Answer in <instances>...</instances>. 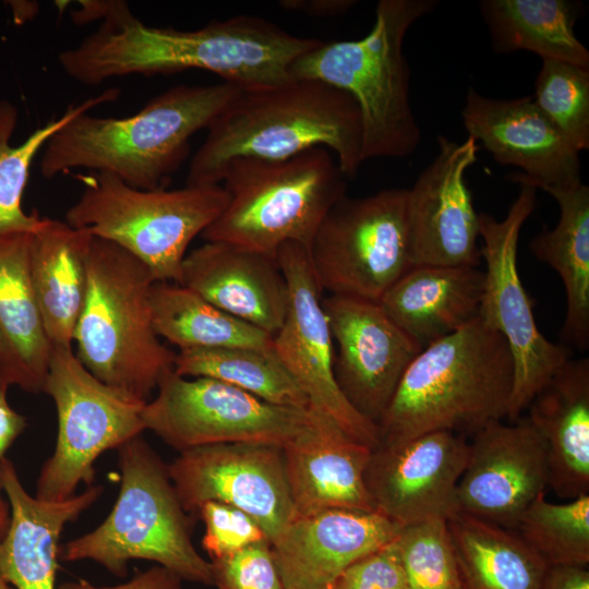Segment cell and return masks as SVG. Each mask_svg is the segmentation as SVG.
Segmentation results:
<instances>
[{
  "label": "cell",
  "mask_w": 589,
  "mask_h": 589,
  "mask_svg": "<svg viewBox=\"0 0 589 589\" xmlns=\"http://www.w3.org/2000/svg\"><path fill=\"white\" fill-rule=\"evenodd\" d=\"M321 41L242 14L192 31L151 27L132 13L128 2L117 0L99 27L75 47L62 50L58 61L68 76L88 86L131 74L201 69L242 91H253L291 80L292 63Z\"/></svg>",
  "instance_id": "6da1fadb"
},
{
  "label": "cell",
  "mask_w": 589,
  "mask_h": 589,
  "mask_svg": "<svg viewBox=\"0 0 589 589\" xmlns=\"http://www.w3.org/2000/svg\"><path fill=\"white\" fill-rule=\"evenodd\" d=\"M316 147L335 153L346 178L358 172L362 124L348 93L306 79L242 91L207 129L187 184H220L225 168L237 158L285 159Z\"/></svg>",
  "instance_id": "7a4b0ae2"
},
{
  "label": "cell",
  "mask_w": 589,
  "mask_h": 589,
  "mask_svg": "<svg viewBox=\"0 0 589 589\" xmlns=\"http://www.w3.org/2000/svg\"><path fill=\"white\" fill-rule=\"evenodd\" d=\"M242 92L235 84L178 85L123 118L84 112L46 143L40 172L46 179L72 169L116 176L128 185L154 190L185 160L191 137L208 129Z\"/></svg>",
  "instance_id": "3957f363"
},
{
  "label": "cell",
  "mask_w": 589,
  "mask_h": 589,
  "mask_svg": "<svg viewBox=\"0 0 589 589\" xmlns=\"http://www.w3.org/2000/svg\"><path fill=\"white\" fill-rule=\"evenodd\" d=\"M513 383L507 342L478 315L413 358L377 424L378 444L436 431L471 437L507 419Z\"/></svg>",
  "instance_id": "277c9868"
},
{
  "label": "cell",
  "mask_w": 589,
  "mask_h": 589,
  "mask_svg": "<svg viewBox=\"0 0 589 589\" xmlns=\"http://www.w3.org/2000/svg\"><path fill=\"white\" fill-rule=\"evenodd\" d=\"M436 0H381L371 31L356 40L321 41L290 67L291 79L316 80L348 93L362 124V163L402 158L420 145L410 103V68L402 50L410 26Z\"/></svg>",
  "instance_id": "5b68a950"
},
{
  "label": "cell",
  "mask_w": 589,
  "mask_h": 589,
  "mask_svg": "<svg viewBox=\"0 0 589 589\" xmlns=\"http://www.w3.org/2000/svg\"><path fill=\"white\" fill-rule=\"evenodd\" d=\"M87 293L73 342L81 363L103 383L147 402L173 371L176 352L153 326L148 267L118 244L92 235Z\"/></svg>",
  "instance_id": "8992f818"
},
{
  "label": "cell",
  "mask_w": 589,
  "mask_h": 589,
  "mask_svg": "<svg viewBox=\"0 0 589 589\" xmlns=\"http://www.w3.org/2000/svg\"><path fill=\"white\" fill-rule=\"evenodd\" d=\"M121 486L108 517L60 549L65 562L91 560L118 578L132 560L164 566L182 580L213 586L211 562L192 542L196 518L181 506L168 465L137 435L118 448Z\"/></svg>",
  "instance_id": "52a82bcc"
},
{
  "label": "cell",
  "mask_w": 589,
  "mask_h": 589,
  "mask_svg": "<svg viewBox=\"0 0 589 589\" xmlns=\"http://www.w3.org/2000/svg\"><path fill=\"white\" fill-rule=\"evenodd\" d=\"M345 178L322 147L285 159H233L221 178L229 202L202 237L273 257L288 242L309 251L325 215L346 195Z\"/></svg>",
  "instance_id": "ba28073f"
},
{
  "label": "cell",
  "mask_w": 589,
  "mask_h": 589,
  "mask_svg": "<svg viewBox=\"0 0 589 589\" xmlns=\"http://www.w3.org/2000/svg\"><path fill=\"white\" fill-rule=\"evenodd\" d=\"M228 202L221 184L142 190L95 172L84 178V190L64 221L123 248L148 267L155 281L178 284L188 247Z\"/></svg>",
  "instance_id": "9c48e42d"
},
{
  "label": "cell",
  "mask_w": 589,
  "mask_h": 589,
  "mask_svg": "<svg viewBox=\"0 0 589 589\" xmlns=\"http://www.w3.org/2000/svg\"><path fill=\"white\" fill-rule=\"evenodd\" d=\"M44 393L58 414V434L52 455L37 479L35 497L62 502L84 483L93 485L96 459L118 449L144 429L146 402L95 377L74 354L72 346H53Z\"/></svg>",
  "instance_id": "30bf717a"
},
{
  "label": "cell",
  "mask_w": 589,
  "mask_h": 589,
  "mask_svg": "<svg viewBox=\"0 0 589 589\" xmlns=\"http://www.w3.org/2000/svg\"><path fill=\"white\" fill-rule=\"evenodd\" d=\"M406 199L389 188L333 205L308 251L323 292L378 302L413 266Z\"/></svg>",
  "instance_id": "8fae6325"
},
{
  "label": "cell",
  "mask_w": 589,
  "mask_h": 589,
  "mask_svg": "<svg viewBox=\"0 0 589 589\" xmlns=\"http://www.w3.org/2000/svg\"><path fill=\"white\" fill-rule=\"evenodd\" d=\"M537 189L520 184L506 216L496 220L479 213L481 259L485 263L484 289L479 317L498 332L508 345L514 383L507 420L522 417L533 396L568 359V346L554 344L540 332L532 301L521 283L517 252L522 226L536 207Z\"/></svg>",
  "instance_id": "7c38bea8"
},
{
  "label": "cell",
  "mask_w": 589,
  "mask_h": 589,
  "mask_svg": "<svg viewBox=\"0 0 589 589\" xmlns=\"http://www.w3.org/2000/svg\"><path fill=\"white\" fill-rule=\"evenodd\" d=\"M316 411L264 401L208 377H184L175 371L157 386L142 411L145 430L179 453L218 443L286 446L314 420Z\"/></svg>",
  "instance_id": "4fadbf2b"
},
{
  "label": "cell",
  "mask_w": 589,
  "mask_h": 589,
  "mask_svg": "<svg viewBox=\"0 0 589 589\" xmlns=\"http://www.w3.org/2000/svg\"><path fill=\"white\" fill-rule=\"evenodd\" d=\"M168 473L188 514L196 518L208 501L233 506L255 520L271 544L296 517L283 447L248 442L197 446L180 452Z\"/></svg>",
  "instance_id": "5bb4252c"
},
{
  "label": "cell",
  "mask_w": 589,
  "mask_h": 589,
  "mask_svg": "<svg viewBox=\"0 0 589 589\" xmlns=\"http://www.w3.org/2000/svg\"><path fill=\"white\" fill-rule=\"evenodd\" d=\"M276 261L287 280L289 299L284 323L273 336L275 352L312 410L332 419L354 441L375 448L380 443L377 425L360 416L336 384L334 340L308 250L294 242L285 243Z\"/></svg>",
  "instance_id": "9a60e30c"
},
{
  "label": "cell",
  "mask_w": 589,
  "mask_h": 589,
  "mask_svg": "<svg viewBox=\"0 0 589 589\" xmlns=\"http://www.w3.org/2000/svg\"><path fill=\"white\" fill-rule=\"evenodd\" d=\"M468 437L430 432L371 449L364 471L376 512L398 526L448 520L458 513L457 485L467 465Z\"/></svg>",
  "instance_id": "2e32d148"
},
{
  "label": "cell",
  "mask_w": 589,
  "mask_h": 589,
  "mask_svg": "<svg viewBox=\"0 0 589 589\" xmlns=\"http://www.w3.org/2000/svg\"><path fill=\"white\" fill-rule=\"evenodd\" d=\"M323 308L336 346V384L349 405L377 425L421 349L377 302L329 296Z\"/></svg>",
  "instance_id": "e0dca14e"
},
{
  "label": "cell",
  "mask_w": 589,
  "mask_h": 589,
  "mask_svg": "<svg viewBox=\"0 0 589 589\" xmlns=\"http://www.w3.org/2000/svg\"><path fill=\"white\" fill-rule=\"evenodd\" d=\"M437 136L438 153L407 189L406 216L413 265L479 266V213L465 175L479 146Z\"/></svg>",
  "instance_id": "ac0fdd59"
},
{
  "label": "cell",
  "mask_w": 589,
  "mask_h": 589,
  "mask_svg": "<svg viewBox=\"0 0 589 589\" xmlns=\"http://www.w3.org/2000/svg\"><path fill=\"white\" fill-rule=\"evenodd\" d=\"M549 488L543 441L522 416L494 421L469 441L457 485L458 513L515 529L521 514Z\"/></svg>",
  "instance_id": "d6986e66"
},
{
  "label": "cell",
  "mask_w": 589,
  "mask_h": 589,
  "mask_svg": "<svg viewBox=\"0 0 589 589\" xmlns=\"http://www.w3.org/2000/svg\"><path fill=\"white\" fill-rule=\"evenodd\" d=\"M461 119L468 136L480 142L497 164L522 170L509 180L541 190L581 181L579 152L532 97L491 98L470 87Z\"/></svg>",
  "instance_id": "ffe728a7"
},
{
  "label": "cell",
  "mask_w": 589,
  "mask_h": 589,
  "mask_svg": "<svg viewBox=\"0 0 589 589\" xmlns=\"http://www.w3.org/2000/svg\"><path fill=\"white\" fill-rule=\"evenodd\" d=\"M400 529L378 512L328 509L296 517L272 543L285 589H328L351 564L394 541Z\"/></svg>",
  "instance_id": "44dd1931"
},
{
  "label": "cell",
  "mask_w": 589,
  "mask_h": 589,
  "mask_svg": "<svg viewBox=\"0 0 589 589\" xmlns=\"http://www.w3.org/2000/svg\"><path fill=\"white\" fill-rule=\"evenodd\" d=\"M178 284L272 337L286 317L287 280L276 257L260 252L206 241L185 255Z\"/></svg>",
  "instance_id": "7402d4cb"
},
{
  "label": "cell",
  "mask_w": 589,
  "mask_h": 589,
  "mask_svg": "<svg viewBox=\"0 0 589 589\" xmlns=\"http://www.w3.org/2000/svg\"><path fill=\"white\" fill-rule=\"evenodd\" d=\"M283 453L296 517L328 509L376 512L364 482L371 448L328 417L316 412Z\"/></svg>",
  "instance_id": "603a6c76"
},
{
  "label": "cell",
  "mask_w": 589,
  "mask_h": 589,
  "mask_svg": "<svg viewBox=\"0 0 589 589\" xmlns=\"http://www.w3.org/2000/svg\"><path fill=\"white\" fill-rule=\"evenodd\" d=\"M0 483L11 507L10 525L0 540V574L14 589H57L61 532L97 501L103 486H87L62 502H43L26 492L4 456Z\"/></svg>",
  "instance_id": "cb8c5ba5"
},
{
  "label": "cell",
  "mask_w": 589,
  "mask_h": 589,
  "mask_svg": "<svg viewBox=\"0 0 589 589\" xmlns=\"http://www.w3.org/2000/svg\"><path fill=\"white\" fill-rule=\"evenodd\" d=\"M526 411L545 447L549 488L564 500L589 495V359L564 362Z\"/></svg>",
  "instance_id": "d4e9b609"
},
{
  "label": "cell",
  "mask_w": 589,
  "mask_h": 589,
  "mask_svg": "<svg viewBox=\"0 0 589 589\" xmlns=\"http://www.w3.org/2000/svg\"><path fill=\"white\" fill-rule=\"evenodd\" d=\"M31 233L0 235V385L38 394L53 346L29 278Z\"/></svg>",
  "instance_id": "484cf974"
},
{
  "label": "cell",
  "mask_w": 589,
  "mask_h": 589,
  "mask_svg": "<svg viewBox=\"0 0 589 589\" xmlns=\"http://www.w3.org/2000/svg\"><path fill=\"white\" fill-rule=\"evenodd\" d=\"M483 289L478 266L413 265L377 303L423 349L474 320Z\"/></svg>",
  "instance_id": "4316f807"
},
{
  "label": "cell",
  "mask_w": 589,
  "mask_h": 589,
  "mask_svg": "<svg viewBox=\"0 0 589 589\" xmlns=\"http://www.w3.org/2000/svg\"><path fill=\"white\" fill-rule=\"evenodd\" d=\"M91 238L86 229L47 217L31 233L29 278L52 346L73 344L87 293Z\"/></svg>",
  "instance_id": "83f0119b"
},
{
  "label": "cell",
  "mask_w": 589,
  "mask_h": 589,
  "mask_svg": "<svg viewBox=\"0 0 589 589\" xmlns=\"http://www.w3.org/2000/svg\"><path fill=\"white\" fill-rule=\"evenodd\" d=\"M543 191L556 201L560 218L554 228L532 238L529 249L563 281L566 296L563 340L585 350L589 346V187L580 181Z\"/></svg>",
  "instance_id": "f1b7e54d"
},
{
  "label": "cell",
  "mask_w": 589,
  "mask_h": 589,
  "mask_svg": "<svg viewBox=\"0 0 589 589\" xmlns=\"http://www.w3.org/2000/svg\"><path fill=\"white\" fill-rule=\"evenodd\" d=\"M480 14L498 53L527 50L541 60L589 67V51L575 35L581 4L569 0H481Z\"/></svg>",
  "instance_id": "f546056e"
},
{
  "label": "cell",
  "mask_w": 589,
  "mask_h": 589,
  "mask_svg": "<svg viewBox=\"0 0 589 589\" xmlns=\"http://www.w3.org/2000/svg\"><path fill=\"white\" fill-rule=\"evenodd\" d=\"M447 526L465 589H541L548 565L515 530L464 513Z\"/></svg>",
  "instance_id": "4dcf8cb0"
},
{
  "label": "cell",
  "mask_w": 589,
  "mask_h": 589,
  "mask_svg": "<svg viewBox=\"0 0 589 589\" xmlns=\"http://www.w3.org/2000/svg\"><path fill=\"white\" fill-rule=\"evenodd\" d=\"M153 326L179 350L273 347V337L214 306L175 283L156 281L151 291Z\"/></svg>",
  "instance_id": "1f68e13d"
},
{
  "label": "cell",
  "mask_w": 589,
  "mask_h": 589,
  "mask_svg": "<svg viewBox=\"0 0 589 589\" xmlns=\"http://www.w3.org/2000/svg\"><path fill=\"white\" fill-rule=\"evenodd\" d=\"M173 371L227 383L273 405L312 409L273 347L183 349L176 353Z\"/></svg>",
  "instance_id": "d6a6232c"
},
{
  "label": "cell",
  "mask_w": 589,
  "mask_h": 589,
  "mask_svg": "<svg viewBox=\"0 0 589 589\" xmlns=\"http://www.w3.org/2000/svg\"><path fill=\"white\" fill-rule=\"evenodd\" d=\"M119 94L118 88H108L97 96L69 107L62 116L37 128L19 145L11 144L17 125V109L9 100L0 99V235L34 232L38 228L43 217L36 212L27 214L22 203L36 155L71 119L88 112L94 107L116 100Z\"/></svg>",
  "instance_id": "836d02e7"
},
{
  "label": "cell",
  "mask_w": 589,
  "mask_h": 589,
  "mask_svg": "<svg viewBox=\"0 0 589 589\" xmlns=\"http://www.w3.org/2000/svg\"><path fill=\"white\" fill-rule=\"evenodd\" d=\"M514 530L548 566L588 565L589 495L558 504L541 494Z\"/></svg>",
  "instance_id": "e575fe53"
},
{
  "label": "cell",
  "mask_w": 589,
  "mask_h": 589,
  "mask_svg": "<svg viewBox=\"0 0 589 589\" xmlns=\"http://www.w3.org/2000/svg\"><path fill=\"white\" fill-rule=\"evenodd\" d=\"M532 98L575 149L589 148V67L542 60Z\"/></svg>",
  "instance_id": "d590c367"
},
{
  "label": "cell",
  "mask_w": 589,
  "mask_h": 589,
  "mask_svg": "<svg viewBox=\"0 0 589 589\" xmlns=\"http://www.w3.org/2000/svg\"><path fill=\"white\" fill-rule=\"evenodd\" d=\"M395 541L408 589H465L447 520L402 527Z\"/></svg>",
  "instance_id": "8d00e7d4"
},
{
  "label": "cell",
  "mask_w": 589,
  "mask_h": 589,
  "mask_svg": "<svg viewBox=\"0 0 589 589\" xmlns=\"http://www.w3.org/2000/svg\"><path fill=\"white\" fill-rule=\"evenodd\" d=\"M209 562L217 589H285L267 540Z\"/></svg>",
  "instance_id": "74e56055"
},
{
  "label": "cell",
  "mask_w": 589,
  "mask_h": 589,
  "mask_svg": "<svg viewBox=\"0 0 589 589\" xmlns=\"http://www.w3.org/2000/svg\"><path fill=\"white\" fill-rule=\"evenodd\" d=\"M196 518L201 519L205 526L202 545L208 554L209 561L236 553L255 542L267 540L252 517L224 503L205 502L197 509Z\"/></svg>",
  "instance_id": "f35d334b"
},
{
  "label": "cell",
  "mask_w": 589,
  "mask_h": 589,
  "mask_svg": "<svg viewBox=\"0 0 589 589\" xmlns=\"http://www.w3.org/2000/svg\"><path fill=\"white\" fill-rule=\"evenodd\" d=\"M328 589H408L396 541L351 564Z\"/></svg>",
  "instance_id": "ab89813d"
},
{
  "label": "cell",
  "mask_w": 589,
  "mask_h": 589,
  "mask_svg": "<svg viewBox=\"0 0 589 589\" xmlns=\"http://www.w3.org/2000/svg\"><path fill=\"white\" fill-rule=\"evenodd\" d=\"M182 579L170 569L156 565L145 572H136L127 582L98 587L86 579L61 584L57 589H183Z\"/></svg>",
  "instance_id": "60d3db41"
},
{
  "label": "cell",
  "mask_w": 589,
  "mask_h": 589,
  "mask_svg": "<svg viewBox=\"0 0 589 589\" xmlns=\"http://www.w3.org/2000/svg\"><path fill=\"white\" fill-rule=\"evenodd\" d=\"M541 589H589L588 565L548 566Z\"/></svg>",
  "instance_id": "b9f144b4"
},
{
  "label": "cell",
  "mask_w": 589,
  "mask_h": 589,
  "mask_svg": "<svg viewBox=\"0 0 589 589\" xmlns=\"http://www.w3.org/2000/svg\"><path fill=\"white\" fill-rule=\"evenodd\" d=\"M7 392L0 385V458L26 426V419L10 407Z\"/></svg>",
  "instance_id": "7bdbcfd3"
},
{
  "label": "cell",
  "mask_w": 589,
  "mask_h": 589,
  "mask_svg": "<svg viewBox=\"0 0 589 589\" xmlns=\"http://www.w3.org/2000/svg\"><path fill=\"white\" fill-rule=\"evenodd\" d=\"M357 1L354 0H283L279 5L284 9L312 16H335L347 12Z\"/></svg>",
  "instance_id": "ee69618b"
},
{
  "label": "cell",
  "mask_w": 589,
  "mask_h": 589,
  "mask_svg": "<svg viewBox=\"0 0 589 589\" xmlns=\"http://www.w3.org/2000/svg\"><path fill=\"white\" fill-rule=\"evenodd\" d=\"M80 9L72 12L74 24L83 25L96 20H105L112 11L116 0L80 1Z\"/></svg>",
  "instance_id": "f6af8a7d"
},
{
  "label": "cell",
  "mask_w": 589,
  "mask_h": 589,
  "mask_svg": "<svg viewBox=\"0 0 589 589\" xmlns=\"http://www.w3.org/2000/svg\"><path fill=\"white\" fill-rule=\"evenodd\" d=\"M13 17L16 23H24L35 17L39 5L35 1H10Z\"/></svg>",
  "instance_id": "bcb514c9"
},
{
  "label": "cell",
  "mask_w": 589,
  "mask_h": 589,
  "mask_svg": "<svg viewBox=\"0 0 589 589\" xmlns=\"http://www.w3.org/2000/svg\"><path fill=\"white\" fill-rule=\"evenodd\" d=\"M11 519L10 503L0 497V540L5 534ZM0 589H14L11 587L0 574Z\"/></svg>",
  "instance_id": "7dc6e473"
},
{
  "label": "cell",
  "mask_w": 589,
  "mask_h": 589,
  "mask_svg": "<svg viewBox=\"0 0 589 589\" xmlns=\"http://www.w3.org/2000/svg\"><path fill=\"white\" fill-rule=\"evenodd\" d=\"M0 488H1V483H0Z\"/></svg>",
  "instance_id": "c3c4849f"
}]
</instances>
